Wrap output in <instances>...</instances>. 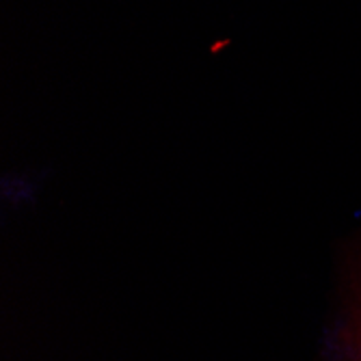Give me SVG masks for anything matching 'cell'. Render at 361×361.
<instances>
[{
    "instance_id": "obj_1",
    "label": "cell",
    "mask_w": 361,
    "mask_h": 361,
    "mask_svg": "<svg viewBox=\"0 0 361 361\" xmlns=\"http://www.w3.org/2000/svg\"><path fill=\"white\" fill-rule=\"evenodd\" d=\"M329 361H361V259L344 288L329 338Z\"/></svg>"
}]
</instances>
